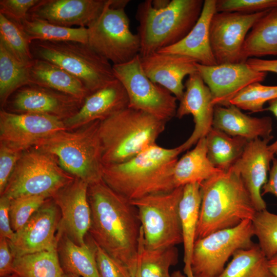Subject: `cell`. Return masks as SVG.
<instances>
[{"instance_id": "6da1fadb", "label": "cell", "mask_w": 277, "mask_h": 277, "mask_svg": "<svg viewBox=\"0 0 277 277\" xmlns=\"http://www.w3.org/2000/svg\"><path fill=\"white\" fill-rule=\"evenodd\" d=\"M88 199L91 218L88 234L134 276L138 264L141 231L136 208L103 180L89 184Z\"/></svg>"}, {"instance_id": "7a4b0ae2", "label": "cell", "mask_w": 277, "mask_h": 277, "mask_svg": "<svg viewBox=\"0 0 277 277\" xmlns=\"http://www.w3.org/2000/svg\"><path fill=\"white\" fill-rule=\"evenodd\" d=\"M183 151L181 145L165 148L155 144L126 162L103 164L102 180L130 201L170 192L176 188L174 169Z\"/></svg>"}, {"instance_id": "3957f363", "label": "cell", "mask_w": 277, "mask_h": 277, "mask_svg": "<svg viewBox=\"0 0 277 277\" xmlns=\"http://www.w3.org/2000/svg\"><path fill=\"white\" fill-rule=\"evenodd\" d=\"M200 188L196 240L246 220L252 221L257 212L241 177L232 168L205 181Z\"/></svg>"}, {"instance_id": "277c9868", "label": "cell", "mask_w": 277, "mask_h": 277, "mask_svg": "<svg viewBox=\"0 0 277 277\" xmlns=\"http://www.w3.org/2000/svg\"><path fill=\"white\" fill-rule=\"evenodd\" d=\"M167 122L128 107L101 121L103 164L126 162L155 144Z\"/></svg>"}, {"instance_id": "5b68a950", "label": "cell", "mask_w": 277, "mask_h": 277, "mask_svg": "<svg viewBox=\"0 0 277 277\" xmlns=\"http://www.w3.org/2000/svg\"><path fill=\"white\" fill-rule=\"evenodd\" d=\"M204 1L171 0L161 10L154 9L151 0L140 3L136 13L140 56L157 52L183 39L199 19Z\"/></svg>"}, {"instance_id": "8992f818", "label": "cell", "mask_w": 277, "mask_h": 277, "mask_svg": "<svg viewBox=\"0 0 277 277\" xmlns=\"http://www.w3.org/2000/svg\"><path fill=\"white\" fill-rule=\"evenodd\" d=\"M100 121L75 129L56 132L33 146L53 155L68 173L90 184L102 180Z\"/></svg>"}, {"instance_id": "52a82bcc", "label": "cell", "mask_w": 277, "mask_h": 277, "mask_svg": "<svg viewBox=\"0 0 277 277\" xmlns=\"http://www.w3.org/2000/svg\"><path fill=\"white\" fill-rule=\"evenodd\" d=\"M30 50L33 59L51 62L77 77L89 94L116 79L113 65L87 43L35 40Z\"/></svg>"}, {"instance_id": "ba28073f", "label": "cell", "mask_w": 277, "mask_h": 277, "mask_svg": "<svg viewBox=\"0 0 277 277\" xmlns=\"http://www.w3.org/2000/svg\"><path fill=\"white\" fill-rule=\"evenodd\" d=\"M74 179L53 155L33 147L23 152L0 196L10 200L40 195L51 198Z\"/></svg>"}, {"instance_id": "9c48e42d", "label": "cell", "mask_w": 277, "mask_h": 277, "mask_svg": "<svg viewBox=\"0 0 277 277\" xmlns=\"http://www.w3.org/2000/svg\"><path fill=\"white\" fill-rule=\"evenodd\" d=\"M183 186L131 201L137 210L144 246L157 249L182 243L179 204Z\"/></svg>"}, {"instance_id": "30bf717a", "label": "cell", "mask_w": 277, "mask_h": 277, "mask_svg": "<svg viewBox=\"0 0 277 277\" xmlns=\"http://www.w3.org/2000/svg\"><path fill=\"white\" fill-rule=\"evenodd\" d=\"M110 0L100 16L87 28V44L113 65L127 63L139 54L140 41L130 29L124 9L110 6Z\"/></svg>"}, {"instance_id": "8fae6325", "label": "cell", "mask_w": 277, "mask_h": 277, "mask_svg": "<svg viewBox=\"0 0 277 277\" xmlns=\"http://www.w3.org/2000/svg\"><path fill=\"white\" fill-rule=\"evenodd\" d=\"M254 236L252 221L212 232L196 240L191 268L193 277H218L237 250L251 247Z\"/></svg>"}, {"instance_id": "7c38bea8", "label": "cell", "mask_w": 277, "mask_h": 277, "mask_svg": "<svg viewBox=\"0 0 277 277\" xmlns=\"http://www.w3.org/2000/svg\"><path fill=\"white\" fill-rule=\"evenodd\" d=\"M115 77L124 87L129 107L167 122L175 116L177 99L169 91L152 82L145 74L137 55L131 61L112 65Z\"/></svg>"}, {"instance_id": "4fadbf2b", "label": "cell", "mask_w": 277, "mask_h": 277, "mask_svg": "<svg viewBox=\"0 0 277 277\" xmlns=\"http://www.w3.org/2000/svg\"><path fill=\"white\" fill-rule=\"evenodd\" d=\"M267 11L250 14L222 12L213 14L209 35L217 64L244 63L243 48L248 31Z\"/></svg>"}, {"instance_id": "5bb4252c", "label": "cell", "mask_w": 277, "mask_h": 277, "mask_svg": "<svg viewBox=\"0 0 277 277\" xmlns=\"http://www.w3.org/2000/svg\"><path fill=\"white\" fill-rule=\"evenodd\" d=\"M64 130H67L64 121L53 116L0 111V144L18 151L24 152L38 140Z\"/></svg>"}, {"instance_id": "9a60e30c", "label": "cell", "mask_w": 277, "mask_h": 277, "mask_svg": "<svg viewBox=\"0 0 277 277\" xmlns=\"http://www.w3.org/2000/svg\"><path fill=\"white\" fill-rule=\"evenodd\" d=\"M83 103L55 90L30 84L14 92L2 109L15 113L49 115L64 121L75 114Z\"/></svg>"}, {"instance_id": "2e32d148", "label": "cell", "mask_w": 277, "mask_h": 277, "mask_svg": "<svg viewBox=\"0 0 277 277\" xmlns=\"http://www.w3.org/2000/svg\"><path fill=\"white\" fill-rule=\"evenodd\" d=\"M61 214L53 199H48L15 232L9 243L14 258L57 248Z\"/></svg>"}, {"instance_id": "e0dca14e", "label": "cell", "mask_w": 277, "mask_h": 277, "mask_svg": "<svg viewBox=\"0 0 277 277\" xmlns=\"http://www.w3.org/2000/svg\"><path fill=\"white\" fill-rule=\"evenodd\" d=\"M197 72L209 88L214 106H228L242 90L264 81L267 73L255 70L246 63L206 66L197 63Z\"/></svg>"}, {"instance_id": "ac0fdd59", "label": "cell", "mask_w": 277, "mask_h": 277, "mask_svg": "<svg viewBox=\"0 0 277 277\" xmlns=\"http://www.w3.org/2000/svg\"><path fill=\"white\" fill-rule=\"evenodd\" d=\"M88 186L87 182L75 177L52 197L61 214L58 229L80 246L85 243L91 225Z\"/></svg>"}, {"instance_id": "d6986e66", "label": "cell", "mask_w": 277, "mask_h": 277, "mask_svg": "<svg viewBox=\"0 0 277 277\" xmlns=\"http://www.w3.org/2000/svg\"><path fill=\"white\" fill-rule=\"evenodd\" d=\"M185 87L175 117L181 118L191 114L194 128L189 138L181 144L184 151L206 137L212 127L215 106L212 104L210 90L197 71L188 76Z\"/></svg>"}, {"instance_id": "ffe728a7", "label": "cell", "mask_w": 277, "mask_h": 277, "mask_svg": "<svg viewBox=\"0 0 277 277\" xmlns=\"http://www.w3.org/2000/svg\"><path fill=\"white\" fill-rule=\"evenodd\" d=\"M270 138L248 141L244 151L231 167L241 177L257 211L267 209L262 189L267 182L274 155L269 149Z\"/></svg>"}, {"instance_id": "44dd1931", "label": "cell", "mask_w": 277, "mask_h": 277, "mask_svg": "<svg viewBox=\"0 0 277 277\" xmlns=\"http://www.w3.org/2000/svg\"><path fill=\"white\" fill-rule=\"evenodd\" d=\"M107 0H39L27 16L58 26L87 28L101 14Z\"/></svg>"}, {"instance_id": "7402d4cb", "label": "cell", "mask_w": 277, "mask_h": 277, "mask_svg": "<svg viewBox=\"0 0 277 277\" xmlns=\"http://www.w3.org/2000/svg\"><path fill=\"white\" fill-rule=\"evenodd\" d=\"M141 63L147 76L167 89L179 101L185 89L184 77L197 71L195 60L179 54L157 52L141 57Z\"/></svg>"}, {"instance_id": "603a6c76", "label": "cell", "mask_w": 277, "mask_h": 277, "mask_svg": "<svg viewBox=\"0 0 277 277\" xmlns=\"http://www.w3.org/2000/svg\"><path fill=\"white\" fill-rule=\"evenodd\" d=\"M128 106L126 91L116 78L88 95L79 111L63 121L66 129L71 130L93 121H103Z\"/></svg>"}, {"instance_id": "cb8c5ba5", "label": "cell", "mask_w": 277, "mask_h": 277, "mask_svg": "<svg viewBox=\"0 0 277 277\" xmlns=\"http://www.w3.org/2000/svg\"><path fill=\"white\" fill-rule=\"evenodd\" d=\"M216 1L205 0L201 15L189 33L178 43L158 52L186 56L203 65H217L209 35L210 21L216 12Z\"/></svg>"}, {"instance_id": "d4e9b609", "label": "cell", "mask_w": 277, "mask_h": 277, "mask_svg": "<svg viewBox=\"0 0 277 277\" xmlns=\"http://www.w3.org/2000/svg\"><path fill=\"white\" fill-rule=\"evenodd\" d=\"M212 127L231 136L248 141L256 138L272 139V120L269 116L253 117L234 105L215 106Z\"/></svg>"}, {"instance_id": "484cf974", "label": "cell", "mask_w": 277, "mask_h": 277, "mask_svg": "<svg viewBox=\"0 0 277 277\" xmlns=\"http://www.w3.org/2000/svg\"><path fill=\"white\" fill-rule=\"evenodd\" d=\"M57 235V252L64 273L80 277H100L96 261L95 244L88 233L85 243L80 246L59 229Z\"/></svg>"}, {"instance_id": "4316f807", "label": "cell", "mask_w": 277, "mask_h": 277, "mask_svg": "<svg viewBox=\"0 0 277 277\" xmlns=\"http://www.w3.org/2000/svg\"><path fill=\"white\" fill-rule=\"evenodd\" d=\"M201 202L200 184L191 183L183 186V194L179 204V214L184 247L183 271L186 277H193L191 264L196 240Z\"/></svg>"}, {"instance_id": "83f0119b", "label": "cell", "mask_w": 277, "mask_h": 277, "mask_svg": "<svg viewBox=\"0 0 277 277\" xmlns=\"http://www.w3.org/2000/svg\"><path fill=\"white\" fill-rule=\"evenodd\" d=\"M49 88L84 101L89 93L83 83L51 62L33 59L29 67V84Z\"/></svg>"}, {"instance_id": "f1b7e54d", "label": "cell", "mask_w": 277, "mask_h": 277, "mask_svg": "<svg viewBox=\"0 0 277 277\" xmlns=\"http://www.w3.org/2000/svg\"><path fill=\"white\" fill-rule=\"evenodd\" d=\"M221 171L209 160L206 138L203 137L177 160L173 172L174 184L176 188L191 183L201 184Z\"/></svg>"}, {"instance_id": "f546056e", "label": "cell", "mask_w": 277, "mask_h": 277, "mask_svg": "<svg viewBox=\"0 0 277 277\" xmlns=\"http://www.w3.org/2000/svg\"><path fill=\"white\" fill-rule=\"evenodd\" d=\"M277 56V7L268 10L253 25L243 48L244 63L250 58Z\"/></svg>"}, {"instance_id": "4dcf8cb0", "label": "cell", "mask_w": 277, "mask_h": 277, "mask_svg": "<svg viewBox=\"0 0 277 277\" xmlns=\"http://www.w3.org/2000/svg\"><path fill=\"white\" fill-rule=\"evenodd\" d=\"M207 156L216 168L229 170L242 155L248 142L246 139L231 136L212 127L206 137Z\"/></svg>"}, {"instance_id": "1f68e13d", "label": "cell", "mask_w": 277, "mask_h": 277, "mask_svg": "<svg viewBox=\"0 0 277 277\" xmlns=\"http://www.w3.org/2000/svg\"><path fill=\"white\" fill-rule=\"evenodd\" d=\"M268 261L259 244L254 243L235 251L218 277H274Z\"/></svg>"}, {"instance_id": "d6a6232c", "label": "cell", "mask_w": 277, "mask_h": 277, "mask_svg": "<svg viewBox=\"0 0 277 277\" xmlns=\"http://www.w3.org/2000/svg\"><path fill=\"white\" fill-rule=\"evenodd\" d=\"M18 61L0 39V103L3 109L10 96L29 84V67Z\"/></svg>"}, {"instance_id": "836d02e7", "label": "cell", "mask_w": 277, "mask_h": 277, "mask_svg": "<svg viewBox=\"0 0 277 277\" xmlns=\"http://www.w3.org/2000/svg\"><path fill=\"white\" fill-rule=\"evenodd\" d=\"M21 26L31 43L33 41H75L87 43V28L65 27L27 16Z\"/></svg>"}, {"instance_id": "e575fe53", "label": "cell", "mask_w": 277, "mask_h": 277, "mask_svg": "<svg viewBox=\"0 0 277 277\" xmlns=\"http://www.w3.org/2000/svg\"><path fill=\"white\" fill-rule=\"evenodd\" d=\"M13 272L21 277H63L57 248L14 259Z\"/></svg>"}, {"instance_id": "d590c367", "label": "cell", "mask_w": 277, "mask_h": 277, "mask_svg": "<svg viewBox=\"0 0 277 277\" xmlns=\"http://www.w3.org/2000/svg\"><path fill=\"white\" fill-rule=\"evenodd\" d=\"M140 247L141 277H171L170 268L178 262L175 246L154 250L145 248L141 226Z\"/></svg>"}, {"instance_id": "8d00e7d4", "label": "cell", "mask_w": 277, "mask_h": 277, "mask_svg": "<svg viewBox=\"0 0 277 277\" xmlns=\"http://www.w3.org/2000/svg\"><path fill=\"white\" fill-rule=\"evenodd\" d=\"M0 39L20 62L26 65L33 60L30 42L21 25L0 13Z\"/></svg>"}, {"instance_id": "74e56055", "label": "cell", "mask_w": 277, "mask_h": 277, "mask_svg": "<svg viewBox=\"0 0 277 277\" xmlns=\"http://www.w3.org/2000/svg\"><path fill=\"white\" fill-rule=\"evenodd\" d=\"M277 98V85L267 86L257 82L242 90L230 102L241 110L252 113L265 111L266 103Z\"/></svg>"}, {"instance_id": "f35d334b", "label": "cell", "mask_w": 277, "mask_h": 277, "mask_svg": "<svg viewBox=\"0 0 277 277\" xmlns=\"http://www.w3.org/2000/svg\"><path fill=\"white\" fill-rule=\"evenodd\" d=\"M252 222L258 244L269 259L277 252V214L267 209L257 211Z\"/></svg>"}, {"instance_id": "ab89813d", "label": "cell", "mask_w": 277, "mask_h": 277, "mask_svg": "<svg viewBox=\"0 0 277 277\" xmlns=\"http://www.w3.org/2000/svg\"><path fill=\"white\" fill-rule=\"evenodd\" d=\"M49 197L45 195L23 196L10 200L9 216L12 230L21 229Z\"/></svg>"}, {"instance_id": "60d3db41", "label": "cell", "mask_w": 277, "mask_h": 277, "mask_svg": "<svg viewBox=\"0 0 277 277\" xmlns=\"http://www.w3.org/2000/svg\"><path fill=\"white\" fill-rule=\"evenodd\" d=\"M277 7V0H216V12L255 13Z\"/></svg>"}, {"instance_id": "b9f144b4", "label": "cell", "mask_w": 277, "mask_h": 277, "mask_svg": "<svg viewBox=\"0 0 277 277\" xmlns=\"http://www.w3.org/2000/svg\"><path fill=\"white\" fill-rule=\"evenodd\" d=\"M94 243L95 246L96 261L100 277H133L129 269L125 265L113 258Z\"/></svg>"}, {"instance_id": "7bdbcfd3", "label": "cell", "mask_w": 277, "mask_h": 277, "mask_svg": "<svg viewBox=\"0 0 277 277\" xmlns=\"http://www.w3.org/2000/svg\"><path fill=\"white\" fill-rule=\"evenodd\" d=\"M39 0H1L0 13L19 25Z\"/></svg>"}, {"instance_id": "ee69618b", "label": "cell", "mask_w": 277, "mask_h": 277, "mask_svg": "<svg viewBox=\"0 0 277 277\" xmlns=\"http://www.w3.org/2000/svg\"><path fill=\"white\" fill-rule=\"evenodd\" d=\"M23 153L0 144V195Z\"/></svg>"}, {"instance_id": "f6af8a7d", "label": "cell", "mask_w": 277, "mask_h": 277, "mask_svg": "<svg viewBox=\"0 0 277 277\" xmlns=\"http://www.w3.org/2000/svg\"><path fill=\"white\" fill-rule=\"evenodd\" d=\"M0 237L5 238L12 241L15 235V232L11 226L9 216V205L10 200L8 197L0 196Z\"/></svg>"}, {"instance_id": "bcb514c9", "label": "cell", "mask_w": 277, "mask_h": 277, "mask_svg": "<svg viewBox=\"0 0 277 277\" xmlns=\"http://www.w3.org/2000/svg\"><path fill=\"white\" fill-rule=\"evenodd\" d=\"M14 259L8 240L0 237V277L14 273L13 265Z\"/></svg>"}, {"instance_id": "7dc6e473", "label": "cell", "mask_w": 277, "mask_h": 277, "mask_svg": "<svg viewBox=\"0 0 277 277\" xmlns=\"http://www.w3.org/2000/svg\"><path fill=\"white\" fill-rule=\"evenodd\" d=\"M246 63L258 71L277 74V59L263 60L259 58H250Z\"/></svg>"}, {"instance_id": "c3c4849f", "label": "cell", "mask_w": 277, "mask_h": 277, "mask_svg": "<svg viewBox=\"0 0 277 277\" xmlns=\"http://www.w3.org/2000/svg\"><path fill=\"white\" fill-rule=\"evenodd\" d=\"M268 193L277 198V159L275 157L272 161L267 181L262 189V196Z\"/></svg>"}, {"instance_id": "681fc988", "label": "cell", "mask_w": 277, "mask_h": 277, "mask_svg": "<svg viewBox=\"0 0 277 277\" xmlns=\"http://www.w3.org/2000/svg\"><path fill=\"white\" fill-rule=\"evenodd\" d=\"M268 103V106L265 108V110L272 112L277 119V98L271 100ZM269 149L274 155H277V140L269 145Z\"/></svg>"}, {"instance_id": "f907efd6", "label": "cell", "mask_w": 277, "mask_h": 277, "mask_svg": "<svg viewBox=\"0 0 277 277\" xmlns=\"http://www.w3.org/2000/svg\"><path fill=\"white\" fill-rule=\"evenodd\" d=\"M268 264L273 275L274 277H277V252L268 259Z\"/></svg>"}, {"instance_id": "816d5d0a", "label": "cell", "mask_w": 277, "mask_h": 277, "mask_svg": "<svg viewBox=\"0 0 277 277\" xmlns=\"http://www.w3.org/2000/svg\"><path fill=\"white\" fill-rule=\"evenodd\" d=\"M170 0H151L152 6L156 10H161L167 7Z\"/></svg>"}, {"instance_id": "f5cc1de1", "label": "cell", "mask_w": 277, "mask_h": 277, "mask_svg": "<svg viewBox=\"0 0 277 277\" xmlns=\"http://www.w3.org/2000/svg\"><path fill=\"white\" fill-rule=\"evenodd\" d=\"M129 0H110V6L115 9H124L129 3Z\"/></svg>"}, {"instance_id": "db71d44e", "label": "cell", "mask_w": 277, "mask_h": 277, "mask_svg": "<svg viewBox=\"0 0 277 277\" xmlns=\"http://www.w3.org/2000/svg\"><path fill=\"white\" fill-rule=\"evenodd\" d=\"M140 263H141V253H140V243H139L138 264H137L136 271L133 277H141Z\"/></svg>"}, {"instance_id": "11a10c76", "label": "cell", "mask_w": 277, "mask_h": 277, "mask_svg": "<svg viewBox=\"0 0 277 277\" xmlns=\"http://www.w3.org/2000/svg\"><path fill=\"white\" fill-rule=\"evenodd\" d=\"M171 277H186V276L180 270H176L171 274Z\"/></svg>"}, {"instance_id": "9f6ffc18", "label": "cell", "mask_w": 277, "mask_h": 277, "mask_svg": "<svg viewBox=\"0 0 277 277\" xmlns=\"http://www.w3.org/2000/svg\"><path fill=\"white\" fill-rule=\"evenodd\" d=\"M63 277H80V276L75 275H73L72 274L64 273Z\"/></svg>"}, {"instance_id": "6f0895ef", "label": "cell", "mask_w": 277, "mask_h": 277, "mask_svg": "<svg viewBox=\"0 0 277 277\" xmlns=\"http://www.w3.org/2000/svg\"><path fill=\"white\" fill-rule=\"evenodd\" d=\"M4 277H21V276L15 273H13L11 274L8 275Z\"/></svg>"}]
</instances>
